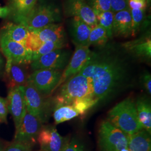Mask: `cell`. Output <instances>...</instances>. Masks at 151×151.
Masks as SVG:
<instances>
[{
  "label": "cell",
  "mask_w": 151,
  "mask_h": 151,
  "mask_svg": "<svg viewBox=\"0 0 151 151\" xmlns=\"http://www.w3.org/2000/svg\"><path fill=\"white\" fill-rule=\"evenodd\" d=\"M78 74L91 83L99 103L109 101L131 86V67L127 57L111 46L105 45L90 56Z\"/></svg>",
  "instance_id": "6da1fadb"
},
{
  "label": "cell",
  "mask_w": 151,
  "mask_h": 151,
  "mask_svg": "<svg viewBox=\"0 0 151 151\" xmlns=\"http://www.w3.org/2000/svg\"><path fill=\"white\" fill-rule=\"evenodd\" d=\"M107 120L127 135L143 129L135 103L130 97L120 101L110 110Z\"/></svg>",
  "instance_id": "7a4b0ae2"
},
{
  "label": "cell",
  "mask_w": 151,
  "mask_h": 151,
  "mask_svg": "<svg viewBox=\"0 0 151 151\" xmlns=\"http://www.w3.org/2000/svg\"><path fill=\"white\" fill-rule=\"evenodd\" d=\"M93 96V92L90 80L77 73L60 86V91L54 99V107L70 105L76 100Z\"/></svg>",
  "instance_id": "3957f363"
},
{
  "label": "cell",
  "mask_w": 151,
  "mask_h": 151,
  "mask_svg": "<svg viewBox=\"0 0 151 151\" xmlns=\"http://www.w3.org/2000/svg\"><path fill=\"white\" fill-rule=\"evenodd\" d=\"M62 20V12L54 3L39 0L22 24L28 30L38 29L50 24L60 22Z\"/></svg>",
  "instance_id": "277c9868"
},
{
  "label": "cell",
  "mask_w": 151,
  "mask_h": 151,
  "mask_svg": "<svg viewBox=\"0 0 151 151\" xmlns=\"http://www.w3.org/2000/svg\"><path fill=\"white\" fill-rule=\"evenodd\" d=\"M98 145L101 151H121L128 148V135L105 120L99 127Z\"/></svg>",
  "instance_id": "5b68a950"
},
{
  "label": "cell",
  "mask_w": 151,
  "mask_h": 151,
  "mask_svg": "<svg viewBox=\"0 0 151 151\" xmlns=\"http://www.w3.org/2000/svg\"><path fill=\"white\" fill-rule=\"evenodd\" d=\"M29 32L25 47L32 52L38 50L45 42H66L65 27L60 23L50 24Z\"/></svg>",
  "instance_id": "8992f818"
},
{
  "label": "cell",
  "mask_w": 151,
  "mask_h": 151,
  "mask_svg": "<svg viewBox=\"0 0 151 151\" xmlns=\"http://www.w3.org/2000/svg\"><path fill=\"white\" fill-rule=\"evenodd\" d=\"M63 70L41 69L33 70L29 75L27 83L34 87L44 96H50L58 88Z\"/></svg>",
  "instance_id": "52a82bcc"
},
{
  "label": "cell",
  "mask_w": 151,
  "mask_h": 151,
  "mask_svg": "<svg viewBox=\"0 0 151 151\" xmlns=\"http://www.w3.org/2000/svg\"><path fill=\"white\" fill-rule=\"evenodd\" d=\"M27 111L42 123L49 118L50 103L38 90L29 83L23 86Z\"/></svg>",
  "instance_id": "ba28073f"
},
{
  "label": "cell",
  "mask_w": 151,
  "mask_h": 151,
  "mask_svg": "<svg viewBox=\"0 0 151 151\" xmlns=\"http://www.w3.org/2000/svg\"><path fill=\"white\" fill-rule=\"evenodd\" d=\"M42 123L27 111L19 127L16 130L13 142L32 147L37 142Z\"/></svg>",
  "instance_id": "9c48e42d"
},
{
  "label": "cell",
  "mask_w": 151,
  "mask_h": 151,
  "mask_svg": "<svg viewBox=\"0 0 151 151\" xmlns=\"http://www.w3.org/2000/svg\"><path fill=\"white\" fill-rule=\"evenodd\" d=\"M71 56L70 50L64 48L58 49L33 60L30 63V66L32 70L41 69L63 70L68 64Z\"/></svg>",
  "instance_id": "30bf717a"
},
{
  "label": "cell",
  "mask_w": 151,
  "mask_h": 151,
  "mask_svg": "<svg viewBox=\"0 0 151 151\" xmlns=\"http://www.w3.org/2000/svg\"><path fill=\"white\" fill-rule=\"evenodd\" d=\"M0 48L6 59L27 65L32 62V52L22 44L0 34Z\"/></svg>",
  "instance_id": "8fae6325"
},
{
  "label": "cell",
  "mask_w": 151,
  "mask_h": 151,
  "mask_svg": "<svg viewBox=\"0 0 151 151\" xmlns=\"http://www.w3.org/2000/svg\"><path fill=\"white\" fill-rule=\"evenodd\" d=\"M70 136L60 135L54 127H42L37 139L43 151H64L70 141Z\"/></svg>",
  "instance_id": "7c38bea8"
},
{
  "label": "cell",
  "mask_w": 151,
  "mask_h": 151,
  "mask_svg": "<svg viewBox=\"0 0 151 151\" xmlns=\"http://www.w3.org/2000/svg\"><path fill=\"white\" fill-rule=\"evenodd\" d=\"M6 99L8 111L12 115L16 130L19 127L27 112L23 86L9 89Z\"/></svg>",
  "instance_id": "4fadbf2b"
},
{
  "label": "cell",
  "mask_w": 151,
  "mask_h": 151,
  "mask_svg": "<svg viewBox=\"0 0 151 151\" xmlns=\"http://www.w3.org/2000/svg\"><path fill=\"white\" fill-rule=\"evenodd\" d=\"M91 53L89 46H76L68 64L63 70L58 88L70 78L79 73L88 60Z\"/></svg>",
  "instance_id": "5bb4252c"
},
{
  "label": "cell",
  "mask_w": 151,
  "mask_h": 151,
  "mask_svg": "<svg viewBox=\"0 0 151 151\" xmlns=\"http://www.w3.org/2000/svg\"><path fill=\"white\" fill-rule=\"evenodd\" d=\"M63 9L66 16L78 17L90 27L97 24L95 12L85 1L65 0Z\"/></svg>",
  "instance_id": "9a60e30c"
},
{
  "label": "cell",
  "mask_w": 151,
  "mask_h": 151,
  "mask_svg": "<svg viewBox=\"0 0 151 151\" xmlns=\"http://www.w3.org/2000/svg\"><path fill=\"white\" fill-rule=\"evenodd\" d=\"M25 65L6 59L5 78L9 89L16 87L24 86L27 84L29 75Z\"/></svg>",
  "instance_id": "2e32d148"
},
{
  "label": "cell",
  "mask_w": 151,
  "mask_h": 151,
  "mask_svg": "<svg viewBox=\"0 0 151 151\" xmlns=\"http://www.w3.org/2000/svg\"><path fill=\"white\" fill-rule=\"evenodd\" d=\"M124 50L135 58L149 60L151 58V34L147 33L140 38L122 44Z\"/></svg>",
  "instance_id": "e0dca14e"
},
{
  "label": "cell",
  "mask_w": 151,
  "mask_h": 151,
  "mask_svg": "<svg viewBox=\"0 0 151 151\" xmlns=\"http://www.w3.org/2000/svg\"><path fill=\"white\" fill-rule=\"evenodd\" d=\"M38 0H8L9 17L16 24L24 23Z\"/></svg>",
  "instance_id": "ac0fdd59"
},
{
  "label": "cell",
  "mask_w": 151,
  "mask_h": 151,
  "mask_svg": "<svg viewBox=\"0 0 151 151\" xmlns=\"http://www.w3.org/2000/svg\"><path fill=\"white\" fill-rule=\"evenodd\" d=\"M128 38L132 37V16L129 10H123L114 13L113 37Z\"/></svg>",
  "instance_id": "d6986e66"
},
{
  "label": "cell",
  "mask_w": 151,
  "mask_h": 151,
  "mask_svg": "<svg viewBox=\"0 0 151 151\" xmlns=\"http://www.w3.org/2000/svg\"><path fill=\"white\" fill-rule=\"evenodd\" d=\"M90 32L91 27L80 18L73 17L70 20V32L72 42L76 46H89L88 38Z\"/></svg>",
  "instance_id": "ffe728a7"
},
{
  "label": "cell",
  "mask_w": 151,
  "mask_h": 151,
  "mask_svg": "<svg viewBox=\"0 0 151 151\" xmlns=\"http://www.w3.org/2000/svg\"><path fill=\"white\" fill-rule=\"evenodd\" d=\"M128 148L131 151H151V134L143 129L128 135Z\"/></svg>",
  "instance_id": "44dd1931"
},
{
  "label": "cell",
  "mask_w": 151,
  "mask_h": 151,
  "mask_svg": "<svg viewBox=\"0 0 151 151\" xmlns=\"http://www.w3.org/2000/svg\"><path fill=\"white\" fill-rule=\"evenodd\" d=\"M137 115L143 129L151 134V104L145 97H139L135 103Z\"/></svg>",
  "instance_id": "7402d4cb"
},
{
  "label": "cell",
  "mask_w": 151,
  "mask_h": 151,
  "mask_svg": "<svg viewBox=\"0 0 151 151\" xmlns=\"http://www.w3.org/2000/svg\"><path fill=\"white\" fill-rule=\"evenodd\" d=\"M29 32L27 27L22 24L9 22L2 27L0 34L25 46Z\"/></svg>",
  "instance_id": "603a6c76"
},
{
  "label": "cell",
  "mask_w": 151,
  "mask_h": 151,
  "mask_svg": "<svg viewBox=\"0 0 151 151\" xmlns=\"http://www.w3.org/2000/svg\"><path fill=\"white\" fill-rule=\"evenodd\" d=\"M80 115L79 112L72 105H63L54 107L53 116L56 124L75 118Z\"/></svg>",
  "instance_id": "cb8c5ba5"
},
{
  "label": "cell",
  "mask_w": 151,
  "mask_h": 151,
  "mask_svg": "<svg viewBox=\"0 0 151 151\" xmlns=\"http://www.w3.org/2000/svg\"><path fill=\"white\" fill-rule=\"evenodd\" d=\"M109 39L106 31L100 25L97 24L91 27V32L88 38L89 46L103 47L107 44Z\"/></svg>",
  "instance_id": "d4e9b609"
},
{
  "label": "cell",
  "mask_w": 151,
  "mask_h": 151,
  "mask_svg": "<svg viewBox=\"0 0 151 151\" xmlns=\"http://www.w3.org/2000/svg\"><path fill=\"white\" fill-rule=\"evenodd\" d=\"M97 24L100 25L106 31L108 37H113V12L110 11H104L101 12L95 13Z\"/></svg>",
  "instance_id": "484cf974"
},
{
  "label": "cell",
  "mask_w": 151,
  "mask_h": 151,
  "mask_svg": "<svg viewBox=\"0 0 151 151\" xmlns=\"http://www.w3.org/2000/svg\"><path fill=\"white\" fill-rule=\"evenodd\" d=\"M132 16V37H135L140 29L145 25L146 10L140 9H130Z\"/></svg>",
  "instance_id": "4316f807"
},
{
  "label": "cell",
  "mask_w": 151,
  "mask_h": 151,
  "mask_svg": "<svg viewBox=\"0 0 151 151\" xmlns=\"http://www.w3.org/2000/svg\"><path fill=\"white\" fill-rule=\"evenodd\" d=\"M66 45V42H48L44 43L38 50L32 52V61L39 58L44 54L58 49L64 48Z\"/></svg>",
  "instance_id": "83f0119b"
},
{
  "label": "cell",
  "mask_w": 151,
  "mask_h": 151,
  "mask_svg": "<svg viewBox=\"0 0 151 151\" xmlns=\"http://www.w3.org/2000/svg\"><path fill=\"white\" fill-rule=\"evenodd\" d=\"M99 103L98 100L93 96L85 97L76 100L71 104L72 106L79 112L80 115L86 113L91 108Z\"/></svg>",
  "instance_id": "f1b7e54d"
},
{
  "label": "cell",
  "mask_w": 151,
  "mask_h": 151,
  "mask_svg": "<svg viewBox=\"0 0 151 151\" xmlns=\"http://www.w3.org/2000/svg\"><path fill=\"white\" fill-rule=\"evenodd\" d=\"M95 13L111 10L110 0H87V3Z\"/></svg>",
  "instance_id": "f546056e"
},
{
  "label": "cell",
  "mask_w": 151,
  "mask_h": 151,
  "mask_svg": "<svg viewBox=\"0 0 151 151\" xmlns=\"http://www.w3.org/2000/svg\"><path fill=\"white\" fill-rule=\"evenodd\" d=\"M64 151H86V146L82 140L77 137H73Z\"/></svg>",
  "instance_id": "4dcf8cb0"
},
{
  "label": "cell",
  "mask_w": 151,
  "mask_h": 151,
  "mask_svg": "<svg viewBox=\"0 0 151 151\" xmlns=\"http://www.w3.org/2000/svg\"><path fill=\"white\" fill-rule=\"evenodd\" d=\"M111 11L114 13L123 11L129 10L128 0H110Z\"/></svg>",
  "instance_id": "1f68e13d"
},
{
  "label": "cell",
  "mask_w": 151,
  "mask_h": 151,
  "mask_svg": "<svg viewBox=\"0 0 151 151\" xmlns=\"http://www.w3.org/2000/svg\"><path fill=\"white\" fill-rule=\"evenodd\" d=\"M8 113L7 99L0 96V123H7Z\"/></svg>",
  "instance_id": "d6a6232c"
},
{
  "label": "cell",
  "mask_w": 151,
  "mask_h": 151,
  "mask_svg": "<svg viewBox=\"0 0 151 151\" xmlns=\"http://www.w3.org/2000/svg\"><path fill=\"white\" fill-rule=\"evenodd\" d=\"M32 148L30 146L13 142L4 149L3 151H32Z\"/></svg>",
  "instance_id": "836d02e7"
},
{
  "label": "cell",
  "mask_w": 151,
  "mask_h": 151,
  "mask_svg": "<svg viewBox=\"0 0 151 151\" xmlns=\"http://www.w3.org/2000/svg\"><path fill=\"white\" fill-rule=\"evenodd\" d=\"M142 85L148 95L151 94V76L148 72L144 73L140 77Z\"/></svg>",
  "instance_id": "e575fe53"
},
{
  "label": "cell",
  "mask_w": 151,
  "mask_h": 151,
  "mask_svg": "<svg viewBox=\"0 0 151 151\" xmlns=\"http://www.w3.org/2000/svg\"><path fill=\"white\" fill-rule=\"evenodd\" d=\"M130 9L145 10L147 7L146 0H128Z\"/></svg>",
  "instance_id": "d590c367"
},
{
  "label": "cell",
  "mask_w": 151,
  "mask_h": 151,
  "mask_svg": "<svg viewBox=\"0 0 151 151\" xmlns=\"http://www.w3.org/2000/svg\"><path fill=\"white\" fill-rule=\"evenodd\" d=\"M9 13L10 11L7 6L4 7L0 6V18L8 17L9 15Z\"/></svg>",
  "instance_id": "8d00e7d4"
},
{
  "label": "cell",
  "mask_w": 151,
  "mask_h": 151,
  "mask_svg": "<svg viewBox=\"0 0 151 151\" xmlns=\"http://www.w3.org/2000/svg\"><path fill=\"white\" fill-rule=\"evenodd\" d=\"M4 67H5L4 61L3 58L1 55V54L0 53V72L2 70V68H4Z\"/></svg>",
  "instance_id": "74e56055"
},
{
  "label": "cell",
  "mask_w": 151,
  "mask_h": 151,
  "mask_svg": "<svg viewBox=\"0 0 151 151\" xmlns=\"http://www.w3.org/2000/svg\"><path fill=\"white\" fill-rule=\"evenodd\" d=\"M147 1V6H150L151 4V0H146Z\"/></svg>",
  "instance_id": "f35d334b"
},
{
  "label": "cell",
  "mask_w": 151,
  "mask_h": 151,
  "mask_svg": "<svg viewBox=\"0 0 151 151\" xmlns=\"http://www.w3.org/2000/svg\"><path fill=\"white\" fill-rule=\"evenodd\" d=\"M131 151L130 150H129L128 148H124V149H123V150H122L121 151Z\"/></svg>",
  "instance_id": "ab89813d"
},
{
  "label": "cell",
  "mask_w": 151,
  "mask_h": 151,
  "mask_svg": "<svg viewBox=\"0 0 151 151\" xmlns=\"http://www.w3.org/2000/svg\"><path fill=\"white\" fill-rule=\"evenodd\" d=\"M3 147H2V145L0 142V151H3Z\"/></svg>",
  "instance_id": "60d3db41"
},
{
  "label": "cell",
  "mask_w": 151,
  "mask_h": 151,
  "mask_svg": "<svg viewBox=\"0 0 151 151\" xmlns=\"http://www.w3.org/2000/svg\"><path fill=\"white\" fill-rule=\"evenodd\" d=\"M42 151V150H39V151Z\"/></svg>",
  "instance_id": "b9f144b4"
},
{
  "label": "cell",
  "mask_w": 151,
  "mask_h": 151,
  "mask_svg": "<svg viewBox=\"0 0 151 151\" xmlns=\"http://www.w3.org/2000/svg\"><path fill=\"white\" fill-rule=\"evenodd\" d=\"M81 1H85V0H81Z\"/></svg>",
  "instance_id": "7bdbcfd3"
}]
</instances>
